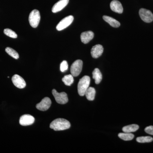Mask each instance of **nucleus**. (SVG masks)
Returning <instances> with one entry per match:
<instances>
[{"label": "nucleus", "mask_w": 153, "mask_h": 153, "mask_svg": "<svg viewBox=\"0 0 153 153\" xmlns=\"http://www.w3.org/2000/svg\"><path fill=\"white\" fill-rule=\"evenodd\" d=\"M69 2V0H60L53 6L52 8V12L56 13L62 10L65 7Z\"/></svg>", "instance_id": "obj_12"}, {"label": "nucleus", "mask_w": 153, "mask_h": 153, "mask_svg": "<svg viewBox=\"0 0 153 153\" xmlns=\"http://www.w3.org/2000/svg\"><path fill=\"white\" fill-rule=\"evenodd\" d=\"M145 131L146 133L153 135V126L147 127L145 129Z\"/></svg>", "instance_id": "obj_25"}, {"label": "nucleus", "mask_w": 153, "mask_h": 153, "mask_svg": "<svg viewBox=\"0 0 153 153\" xmlns=\"http://www.w3.org/2000/svg\"><path fill=\"white\" fill-rule=\"evenodd\" d=\"M68 69V64L66 60L62 61L60 65V70L61 72H65Z\"/></svg>", "instance_id": "obj_24"}, {"label": "nucleus", "mask_w": 153, "mask_h": 153, "mask_svg": "<svg viewBox=\"0 0 153 153\" xmlns=\"http://www.w3.org/2000/svg\"><path fill=\"white\" fill-rule=\"evenodd\" d=\"M136 140L140 143H150L152 141L153 139L150 136L140 137L137 138Z\"/></svg>", "instance_id": "obj_22"}, {"label": "nucleus", "mask_w": 153, "mask_h": 153, "mask_svg": "<svg viewBox=\"0 0 153 153\" xmlns=\"http://www.w3.org/2000/svg\"><path fill=\"white\" fill-rule=\"evenodd\" d=\"M41 20L40 12L37 10H34L31 12L29 17L30 25L33 28H36L39 25Z\"/></svg>", "instance_id": "obj_3"}, {"label": "nucleus", "mask_w": 153, "mask_h": 153, "mask_svg": "<svg viewBox=\"0 0 153 153\" xmlns=\"http://www.w3.org/2000/svg\"><path fill=\"white\" fill-rule=\"evenodd\" d=\"M52 93L54 96L55 100L59 104H65L68 102V96L65 92L58 93L55 89H53L52 91Z\"/></svg>", "instance_id": "obj_4"}, {"label": "nucleus", "mask_w": 153, "mask_h": 153, "mask_svg": "<svg viewBox=\"0 0 153 153\" xmlns=\"http://www.w3.org/2000/svg\"><path fill=\"white\" fill-rule=\"evenodd\" d=\"M103 52V47L100 44H97L91 48V54L94 58H97L102 55Z\"/></svg>", "instance_id": "obj_11"}, {"label": "nucleus", "mask_w": 153, "mask_h": 153, "mask_svg": "<svg viewBox=\"0 0 153 153\" xmlns=\"http://www.w3.org/2000/svg\"><path fill=\"white\" fill-rule=\"evenodd\" d=\"M139 15L142 20L146 23H151L153 21V14L149 10L144 8L140 9Z\"/></svg>", "instance_id": "obj_6"}, {"label": "nucleus", "mask_w": 153, "mask_h": 153, "mask_svg": "<svg viewBox=\"0 0 153 153\" xmlns=\"http://www.w3.org/2000/svg\"><path fill=\"white\" fill-rule=\"evenodd\" d=\"M93 78L95 80L96 84H99L102 79V75L100 70L97 68H96L92 72Z\"/></svg>", "instance_id": "obj_16"}, {"label": "nucleus", "mask_w": 153, "mask_h": 153, "mask_svg": "<svg viewBox=\"0 0 153 153\" xmlns=\"http://www.w3.org/2000/svg\"><path fill=\"white\" fill-rule=\"evenodd\" d=\"M110 8L111 10L117 13L121 14L123 13V7L119 1L114 0L110 4Z\"/></svg>", "instance_id": "obj_13"}, {"label": "nucleus", "mask_w": 153, "mask_h": 153, "mask_svg": "<svg viewBox=\"0 0 153 153\" xmlns=\"http://www.w3.org/2000/svg\"><path fill=\"white\" fill-rule=\"evenodd\" d=\"M71 126L70 122L66 119L58 118L53 120L50 123V128L55 131L68 129Z\"/></svg>", "instance_id": "obj_1"}, {"label": "nucleus", "mask_w": 153, "mask_h": 153, "mask_svg": "<svg viewBox=\"0 0 153 153\" xmlns=\"http://www.w3.org/2000/svg\"><path fill=\"white\" fill-rule=\"evenodd\" d=\"M73 20H74V17L73 16H69L65 17L58 23L56 27V29L58 31H61L66 29L71 25L73 22Z\"/></svg>", "instance_id": "obj_7"}, {"label": "nucleus", "mask_w": 153, "mask_h": 153, "mask_svg": "<svg viewBox=\"0 0 153 153\" xmlns=\"http://www.w3.org/2000/svg\"><path fill=\"white\" fill-rule=\"evenodd\" d=\"M103 19L105 22H107L113 27L117 28L120 26V24L119 22L111 17L104 16H103Z\"/></svg>", "instance_id": "obj_15"}, {"label": "nucleus", "mask_w": 153, "mask_h": 153, "mask_svg": "<svg viewBox=\"0 0 153 153\" xmlns=\"http://www.w3.org/2000/svg\"><path fill=\"white\" fill-rule=\"evenodd\" d=\"M139 128V126L137 124H131L126 126L123 128L122 130L124 132L132 133L135 132Z\"/></svg>", "instance_id": "obj_18"}, {"label": "nucleus", "mask_w": 153, "mask_h": 153, "mask_svg": "<svg viewBox=\"0 0 153 153\" xmlns=\"http://www.w3.org/2000/svg\"><path fill=\"white\" fill-rule=\"evenodd\" d=\"M74 78L72 74L65 75L62 78V81L66 85L70 86L74 82Z\"/></svg>", "instance_id": "obj_20"}, {"label": "nucleus", "mask_w": 153, "mask_h": 153, "mask_svg": "<svg viewBox=\"0 0 153 153\" xmlns=\"http://www.w3.org/2000/svg\"><path fill=\"white\" fill-rule=\"evenodd\" d=\"M12 82L16 87L19 88H23L26 85L25 79L19 75L15 74L12 78Z\"/></svg>", "instance_id": "obj_10"}, {"label": "nucleus", "mask_w": 153, "mask_h": 153, "mask_svg": "<svg viewBox=\"0 0 153 153\" xmlns=\"http://www.w3.org/2000/svg\"><path fill=\"white\" fill-rule=\"evenodd\" d=\"M4 33L6 36H9L10 38H16L18 36L16 33L14 31L10 29H5L4 30Z\"/></svg>", "instance_id": "obj_23"}, {"label": "nucleus", "mask_w": 153, "mask_h": 153, "mask_svg": "<svg viewBox=\"0 0 153 153\" xmlns=\"http://www.w3.org/2000/svg\"><path fill=\"white\" fill-rule=\"evenodd\" d=\"M94 37V33L91 31H86L81 33L80 39L82 43L87 44L91 41Z\"/></svg>", "instance_id": "obj_14"}, {"label": "nucleus", "mask_w": 153, "mask_h": 153, "mask_svg": "<svg viewBox=\"0 0 153 153\" xmlns=\"http://www.w3.org/2000/svg\"><path fill=\"white\" fill-rule=\"evenodd\" d=\"M96 91L94 88L92 87H88L85 92V94L86 98L88 100L92 101L95 98Z\"/></svg>", "instance_id": "obj_17"}, {"label": "nucleus", "mask_w": 153, "mask_h": 153, "mask_svg": "<svg viewBox=\"0 0 153 153\" xmlns=\"http://www.w3.org/2000/svg\"><path fill=\"white\" fill-rule=\"evenodd\" d=\"M35 122V118L30 114H25L20 118L19 123L23 126L31 125Z\"/></svg>", "instance_id": "obj_9"}, {"label": "nucleus", "mask_w": 153, "mask_h": 153, "mask_svg": "<svg viewBox=\"0 0 153 153\" xmlns=\"http://www.w3.org/2000/svg\"><path fill=\"white\" fill-rule=\"evenodd\" d=\"M51 104L52 101L48 97H45L42 99L41 102L36 105V107L39 110L46 111L50 108Z\"/></svg>", "instance_id": "obj_8"}, {"label": "nucleus", "mask_w": 153, "mask_h": 153, "mask_svg": "<svg viewBox=\"0 0 153 153\" xmlns=\"http://www.w3.org/2000/svg\"><path fill=\"white\" fill-rule=\"evenodd\" d=\"M82 60H76L72 63L70 68L71 74L73 76H77L80 74L82 68Z\"/></svg>", "instance_id": "obj_5"}, {"label": "nucleus", "mask_w": 153, "mask_h": 153, "mask_svg": "<svg viewBox=\"0 0 153 153\" xmlns=\"http://www.w3.org/2000/svg\"><path fill=\"white\" fill-rule=\"evenodd\" d=\"M5 51L11 57H13L16 59H19V53L16 50L10 47H7L6 48Z\"/></svg>", "instance_id": "obj_21"}, {"label": "nucleus", "mask_w": 153, "mask_h": 153, "mask_svg": "<svg viewBox=\"0 0 153 153\" xmlns=\"http://www.w3.org/2000/svg\"><path fill=\"white\" fill-rule=\"evenodd\" d=\"M118 137L121 139L125 141L131 140L133 139L134 135L131 133H120L118 134Z\"/></svg>", "instance_id": "obj_19"}, {"label": "nucleus", "mask_w": 153, "mask_h": 153, "mask_svg": "<svg viewBox=\"0 0 153 153\" xmlns=\"http://www.w3.org/2000/svg\"><path fill=\"white\" fill-rule=\"evenodd\" d=\"M90 82V78L89 76H84L79 79L77 85L78 93L79 95L83 96L89 87Z\"/></svg>", "instance_id": "obj_2"}]
</instances>
